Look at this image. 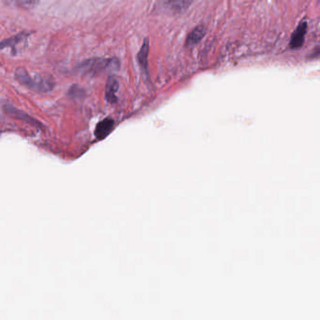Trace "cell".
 Instances as JSON below:
<instances>
[{"label": "cell", "instance_id": "obj_2", "mask_svg": "<svg viewBox=\"0 0 320 320\" xmlns=\"http://www.w3.org/2000/svg\"><path fill=\"white\" fill-rule=\"evenodd\" d=\"M120 62L116 58H90L76 67V71L84 75H98L107 70H118Z\"/></svg>", "mask_w": 320, "mask_h": 320}, {"label": "cell", "instance_id": "obj_5", "mask_svg": "<svg viewBox=\"0 0 320 320\" xmlns=\"http://www.w3.org/2000/svg\"><path fill=\"white\" fill-rule=\"evenodd\" d=\"M4 110L10 116H12L13 118L24 121V122H26V123L32 125V126L37 127V128L41 126L40 123L38 122L37 120L30 117L27 113H25V112L15 108V107L12 106V105H6V106H4Z\"/></svg>", "mask_w": 320, "mask_h": 320}, {"label": "cell", "instance_id": "obj_3", "mask_svg": "<svg viewBox=\"0 0 320 320\" xmlns=\"http://www.w3.org/2000/svg\"><path fill=\"white\" fill-rule=\"evenodd\" d=\"M194 0H158L157 7L162 12L180 14L189 9Z\"/></svg>", "mask_w": 320, "mask_h": 320}, {"label": "cell", "instance_id": "obj_6", "mask_svg": "<svg viewBox=\"0 0 320 320\" xmlns=\"http://www.w3.org/2000/svg\"><path fill=\"white\" fill-rule=\"evenodd\" d=\"M206 35V27L203 24H199L195 27L187 37L185 45L187 47H194L197 45Z\"/></svg>", "mask_w": 320, "mask_h": 320}, {"label": "cell", "instance_id": "obj_1", "mask_svg": "<svg viewBox=\"0 0 320 320\" xmlns=\"http://www.w3.org/2000/svg\"><path fill=\"white\" fill-rule=\"evenodd\" d=\"M15 79L28 89L38 93H47L55 86L52 79L39 74L30 75L28 71L22 67L15 71Z\"/></svg>", "mask_w": 320, "mask_h": 320}, {"label": "cell", "instance_id": "obj_7", "mask_svg": "<svg viewBox=\"0 0 320 320\" xmlns=\"http://www.w3.org/2000/svg\"><path fill=\"white\" fill-rule=\"evenodd\" d=\"M30 32H21L17 35L13 36V38L4 39L0 42V49L10 47L12 48L13 55L16 53V46L22 42H24L25 39L30 36Z\"/></svg>", "mask_w": 320, "mask_h": 320}, {"label": "cell", "instance_id": "obj_9", "mask_svg": "<svg viewBox=\"0 0 320 320\" xmlns=\"http://www.w3.org/2000/svg\"><path fill=\"white\" fill-rule=\"evenodd\" d=\"M114 120L111 118L103 119L102 121L99 122L98 125L95 129V136L98 140L104 139L114 128Z\"/></svg>", "mask_w": 320, "mask_h": 320}, {"label": "cell", "instance_id": "obj_4", "mask_svg": "<svg viewBox=\"0 0 320 320\" xmlns=\"http://www.w3.org/2000/svg\"><path fill=\"white\" fill-rule=\"evenodd\" d=\"M307 22L305 20L300 22V24L298 25L294 33L292 34L290 42H289V47L295 50V49H299L303 45L305 35L307 32Z\"/></svg>", "mask_w": 320, "mask_h": 320}, {"label": "cell", "instance_id": "obj_12", "mask_svg": "<svg viewBox=\"0 0 320 320\" xmlns=\"http://www.w3.org/2000/svg\"><path fill=\"white\" fill-rule=\"evenodd\" d=\"M68 95L73 98H81L85 95V90L81 88L79 85L74 84L68 91Z\"/></svg>", "mask_w": 320, "mask_h": 320}, {"label": "cell", "instance_id": "obj_8", "mask_svg": "<svg viewBox=\"0 0 320 320\" xmlns=\"http://www.w3.org/2000/svg\"><path fill=\"white\" fill-rule=\"evenodd\" d=\"M119 87H120V83L117 78L114 76H110L107 80L105 86V97L109 103L113 104L117 102L118 100L117 93L119 91Z\"/></svg>", "mask_w": 320, "mask_h": 320}, {"label": "cell", "instance_id": "obj_10", "mask_svg": "<svg viewBox=\"0 0 320 320\" xmlns=\"http://www.w3.org/2000/svg\"><path fill=\"white\" fill-rule=\"evenodd\" d=\"M7 5L13 6L22 10H32L34 9L40 0H3Z\"/></svg>", "mask_w": 320, "mask_h": 320}, {"label": "cell", "instance_id": "obj_11", "mask_svg": "<svg viewBox=\"0 0 320 320\" xmlns=\"http://www.w3.org/2000/svg\"><path fill=\"white\" fill-rule=\"evenodd\" d=\"M148 51H149V44H148V38H146L142 47L140 49L137 58L140 66L144 71H147L148 69Z\"/></svg>", "mask_w": 320, "mask_h": 320}]
</instances>
